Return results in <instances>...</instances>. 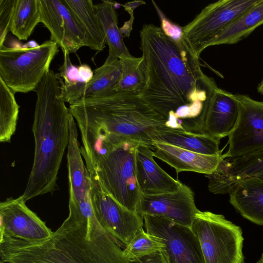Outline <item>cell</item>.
I'll list each match as a JSON object with an SVG mask.
<instances>
[{"label":"cell","instance_id":"1","mask_svg":"<svg viewBox=\"0 0 263 263\" xmlns=\"http://www.w3.org/2000/svg\"><path fill=\"white\" fill-rule=\"evenodd\" d=\"M145 82L139 96L166 120V126L203 134L206 114L218 88L203 73L182 28L171 21L144 24L140 32Z\"/></svg>","mask_w":263,"mask_h":263},{"label":"cell","instance_id":"2","mask_svg":"<svg viewBox=\"0 0 263 263\" xmlns=\"http://www.w3.org/2000/svg\"><path fill=\"white\" fill-rule=\"evenodd\" d=\"M68 109L81 133L80 151L84 159L104 156L124 140L152 149L159 131L167 127L165 118L136 93L115 91L102 97L82 98Z\"/></svg>","mask_w":263,"mask_h":263},{"label":"cell","instance_id":"3","mask_svg":"<svg viewBox=\"0 0 263 263\" xmlns=\"http://www.w3.org/2000/svg\"><path fill=\"white\" fill-rule=\"evenodd\" d=\"M0 255L1 261L7 263H128L120 244L96 218L78 221L68 216L41 240L1 238Z\"/></svg>","mask_w":263,"mask_h":263},{"label":"cell","instance_id":"4","mask_svg":"<svg viewBox=\"0 0 263 263\" xmlns=\"http://www.w3.org/2000/svg\"><path fill=\"white\" fill-rule=\"evenodd\" d=\"M34 91V155L26 189L21 195L25 202L57 190L59 170L70 137V114L62 97L57 74L50 70Z\"/></svg>","mask_w":263,"mask_h":263},{"label":"cell","instance_id":"5","mask_svg":"<svg viewBox=\"0 0 263 263\" xmlns=\"http://www.w3.org/2000/svg\"><path fill=\"white\" fill-rule=\"evenodd\" d=\"M140 143L125 140L93 164V170L104 190L127 209L136 212L142 197L136 177V151Z\"/></svg>","mask_w":263,"mask_h":263},{"label":"cell","instance_id":"6","mask_svg":"<svg viewBox=\"0 0 263 263\" xmlns=\"http://www.w3.org/2000/svg\"><path fill=\"white\" fill-rule=\"evenodd\" d=\"M58 48L51 40L33 48L4 45L0 47V78L15 93L34 91L50 70Z\"/></svg>","mask_w":263,"mask_h":263},{"label":"cell","instance_id":"7","mask_svg":"<svg viewBox=\"0 0 263 263\" xmlns=\"http://www.w3.org/2000/svg\"><path fill=\"white\" fill-rule=\"evenodd\" d=\"M191 228L205 263H244L242 230L223 215L198 210Z\"/></svg>","mask_w":263,"mask_h":263},{"label":"cell","instance_id":"8","mask_svg":"<svg viewBox=\"0 0 263 263\" xmlns=\"http://www.w3.org/2000/svg\"><path fill=\"white\" fill-rule=\"evenodd\" d=\"M260 0H219L203 8L182 28L183 37L198 58L208 44Z\"/></svg>","mask_w":263,"mask_h":263},{"label":"cell","instance_id":"9","mask_svg":"<svg viewBox=\"0 0 263 263\" xmlns=\"http://www.w3.org/2000/svg\"><path fill=\"white\" fill-rule=\"evenodd\" d=\"M87 170L91 180L92 206L97 220L120 245H127L143 228V217L115 200L104 190L95 171Z\"/></svg>","mask_w":263,"mask_h":263},{"label":"cell","instance_id":"10","mask_svg":"<svg viewBox=\"0 0 263 263\" xmlns=\"http://www.w3.org/2000/svg\"><path fill=\"white\" fill-rule=\"evenodd\" d=\"M146 231L159 237L164 244L167 263H205L199 239L191 228L162 217L143 216Z\"/></svg>","mask_w":263,"mask_h":263},{"label":"cell","instance_id":"11","mask_svg":"<svg viewBox=\"0 0 263 263\" xmlns=\"http://www.w3.org/2000/svg\"><path fill=\"white\" fill-rule=\"evenodd\" d=\"M69 125L70 137L67 148L68 217L78 221H89L96 217L92 206L91 180L80 151L77 124L71 114Z\"/></svg>","mask_w":263,"mask_h":263},{"label":"cell","instance_id":"12","mask_svg":"<svg viewBox=\"0 0 263 263\" xmlns=\"http://www.w3.org/2000/svg\"><path fill=\"white\" fill-rule=\"evenodd\" d=\"M239 107L236 125L228 136L223 158L242 156L263 148V101L247 95L234 94Z\"/></svg>","mask_w":263,"mask_h":263},{"label":"cell","instance_id":"13","mask_svg":"<svg viewBox=\"0 0 263 263\" xmlns=\"http://www.w3.org/2000/svg\"><path fill=\"white\" fill-rule=\"evenodd\" d=\"M20 196L0 203L1 238L35 241L50 237L53 232L26 205Z\"/></svg>","mask_w":263,"mask_h":263},{"label":"cell","instance_id":"14","mask_svg":"<svg viewBox=\"0 0 263 263\" xmlns=\"http://www.w3.org/2000/svg\"><path fill=\"white\" fill-rule=\"evenodd\" d=\"M198 210L191 189L184 184L176 191L157 195H142L136 212L142 217L153 215L191 227Z\"/></svg>","mask_w":263,"mask_h":263},{"label":"cell","instance_id":"15","mask_svg":"<svg viewBox=\"0 0 263 263\" xmlns=\"http://www.w3.org/2000/svg\"><path fill=\"white\" fill-rule=\"evenodd\" d=\"M41 23L50 32V39L62 50L75 53L86 46L85 36L62 0H39Z\"/></svg>","mask_w":263,"mask_h":263},{"label":"cell","instance_id":"16","mask_svg":"<svg viewBox=\"0 0 263 263\" xmlns=\"http://www.w3.org/2000/svg\"><path fill=\"white\" fill-rule=\"evenodd\" d=\"M205 175L209 179V190L215 194H228L239 180L263 181V148L242 156L223 158L214 171Z\"/></svg>","mask_w":263,"mask_h":263},{"label":"cell","instance_id":"17","mask_svg":"<svg viewBox=\"0 0 263 263\" xmlns=\"http://www.w3.org/2000/svg\"><path fill=\"white\" fill-rule=\"evenodd\" d=\"M154 156V152L147 145L139 144L137 146L136 177L142 195H157L177 191L182 183L161 168Z\"/></svg>","mask_w":263,"mask_h":263},{"label":"cell","instance_id":"18","mask_svg":"<svg viewBox=\"0 0 263 263\" xmlns=\"http://www.w3.org/2000/svg\"><path fill=\"white\" fill-rule=\"evenodd\" d=\"M238 115L234 95L218 87L208 106L203 134L219 139L228 136L236 125Z\"/></svg>","mask_w":263,"mask_h":263},{"label":"cell","instance_id":"19","mask_svg":"<svg viewBox=\"0 0 263 263\" xmlns=\"http://www.w3.org/2000/svg\"><path fill=\"white\" fill-rule=\"evenodd\" d=\"M152 150L155 157L174 167L177 173L189 171L210 174L224 158L222 154L203 155L156 141L153 144Z\"/></svg>","mask_w":263,"mask_h":263},{"label":"cell","instance_id":"20","mask_svg":"<svg viewBox=\"0 0 263 263\" xmlns=\"http://www.w3.org/2000/svg\"><path fill=\"white\" fill-rule=\"evenodd\" d=\"M230 202L245 218L263 226V181L249 178L235 181L229 189Z\"/></svg>","mask_w":263,"mask_h":263},{"label":"cell","instance_id":"21","mask_svg":"<svg viewBox=\"0 0 263 263\" xmlns=\"http://www.w3.org/2000/svg\"><path fill=\"white\" fill-rule=\"evenodd\" d=\"M220 139L209 135L164 127L160 130L155 142H160L177 146L194 153L208 155H221Z\"/></svg>","mask_w":263,"mask_h":263},{"label":"cell","instance_id":"22","mask_svg":"<svg viewBox=\"0 0 263 263\" xmlns=\"http://www.w3.org/2000/svg\"><path fill=\"white\" fill-rule=\"evenodd\" d=\"M62 51L63 63L57 76L60 84L62 97L65 102L70 104L83 98L85 89L92 78L93 71L86 64L79 66L74 65L70 60L69 53Z\"/></svg>","mask_w":263,"mask_h":263},{"label":"cell","instance_id":"23","mask_svg":"<svg viewBox=\"0 0 263 263\" xmlns=\"http://www.w3.org/2000/svg\"><path fill=\"white\" fill-rule=\"evenodd\" d=\"M95 9L105 43L109 47V54L105 61L111 62L118 60L121 55L132 56L118 27L114 3L109 1H102L95 5Z\"/></svg>","mask_w":263,"mask_h":263},{"label":"cell","instance_id":"24","mask_svg":"<svg viewBox=\"0 0 263 263\" xmlns=\"http://www.w3.org/2000/svg\"><path fill=\"white\" fill-rule=\"evenodd\" d=\"M69 8L85 36L86 46L103 50L105 40L91 0H62Z\"/></svg>","mask_w":263,"mask_h":263},{"label":"cell","instance_id":"25","mask_svg":"<svg viewBox=\"0 0 263 263\" xmlns=\"http://www.w3.org/2000/svg\"><path fill=\"white\" fill-rule=\"evenodd\" d=\"M263 25V0H260L228 26L208 45L234 44L249 36Z\"/></svg>","mask_w":263,"mask_h":263},{"label":"cell","instance_id":"26","mask_svg":"<svg viewBox=\"0 0 263 263\" xmlns=\"http://www.w3.org/2000/svg\"><path fill=\"white\" fill-rule=\"evenodd\" d=\"M41 23L39 0H15L9 31L20 40H27Z\"/></svg>","mask_w":263,"mask_h":263},{"label":"cell","instance_id":"27","mask_svg":"<svg viewBox=\"0 0 263 263\" xmlns=\"http://www.w3.org/2000/svg\"><path fill=\"white\" fill-rule=\"evenodd\" d=\"M121 75V66L119 59L111 62L105 61L93 71L92 78L87 85L83 98L102 97L112 93L115 91Z\"/></svg>","mask_w":263,"mask_h":263},{"label":"cell","instance_id":"28","mask_svg":"<svg viewBox=\"0 0 263 263\" xmlns=\"http://www.w3.org/2000/svg\"><path fill=\"white\" fill-rule=\"evenodd\" d=\"M119 60L121 66V75L115 91L138 93L145 82L143 57L121 55Z\"/></svg>","mask_w":263,"mask_h":263},{"label":"cell","instance_id":"29","mask_svg":"<svg viewBox=\"0 0 263 263\" xmlns=\"http://www.w3.org/2000/svg\"><path fill=\"white\" fill-rule=\"evenodd\" d=\"M15 93L0 78V142H8L15 132L20 106Z\"/></svg>","mask_w":263,"mask_h":263},{"label":"cell","instance_id":"30","mask_svg":"<svg viewBox=\"0 0 263 263\" xmlns=\"http://www.w3.org/2000/svg\"><path fill=\"white\" fill-rule=\"evenodd\" d=\"M164 244L158 236L142 229L123 250L125 258L134 260L160 251H163Z\"/></svg>","mask_w":263,"mask_h":263},{"label":"cell","instance_id":"31","mask_svg":"<svg viewBox=\"0 0 263 263\" xmlns=\"http://www.w3.org/2000/svg\"><path fill=\"white\" fill-rule=\"evenodd\" d=\"M15 0H0V47L9 31Z\"/></svg>","mask_w":263,"mask_h":263},{"label":"cell","instance_id":"32","mask_svg":"<svg viewBox=\"0 0 263 263\" xmlns=\"http://www.w3.org/2000/svg\"><path fill=\"white\" fill-rule=\"evenodd\" d=\"M128 263H167L162 251L155 252L140 258L128 260Z\"/></svg>","mask_w":263,"mask_h":263},{"label":"cell","instance_id":"33","mask_svg":"<svg viewBox=\"0 0 263 263\" xmlns=\"http://www.w3.org/2000/svg\"><path fill=\"white\" fill-rule=\"evenodd\" d=\"M145 3L142 1H135L134 2H128L122 6L124 8V9L128 12L130 15L131 19H134V11L136 8L141 5H144Z\"/></svg>","mask_w":263,"mask_h":263},{"label":"cell","instance_id":"34","mask_svg":"<svg viewBox=\"0 0 263 263\" xmlns=\"http://www.w3.org/2000/svg\"><path fill=\"white\" fill-rule=\"evenodd\" d=\"M133 21L134 20L130 18L128 22H125L124 25L120 28L122 34H124L127 37L129 36L130 31L132 29Z\"/></svg>","mask_w":263,"mask_h":263},{"label":"cell","instance_id":"35","mask_svg":"<svg viewBox=\"0 0 263 263\" xmlns=\"http://www.w3.org/2000/svg\"><path fill=\"white\" fill-rule=\"evenodd\" d=\"M257 91L260 94L263 95V79L257 86Z\"/></svg>","mask_w":263,"mask_h":263},{"label":"cell","instance_id":"36","mask_svg":"<svg viewBox=\"0 0 263 263\" xmlns=\"http://www.w3.org/2000/svg\"><path fill=\"white\" fill-rule=\"evenodd\" d=\"M256 263H263V252L261 254V257H260V258L257 261Z\"/></svg>","mask_w":263,"mask_h":263}]
</instances>
